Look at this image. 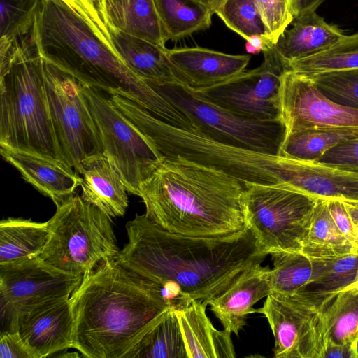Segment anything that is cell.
<instances>
[{
  "label": "cell",
  "mask_w": 358,
  "mask_h": 358,
  "mask_svg": "<svg viewBox=\"0 0 358 358\" xmlns=\"http://www.w3.org/2000/svg\"><path fill=\"white\" fill-rule=\"evenodd\" d=\"M48 226V241L39 256L65 273L83 276L120 252L111 217L81 196L57 206Z\"/></svg>",
  "instance_id": "cell-6"
},
{
  "label": "cell",
  "mask_w": 358,
  "mask_h": 358,
  "mask_svg": "<svg viewBox=\"0 0 358 358\" xmlns=\"http://www.w3.org/2000/svg\"><path fill=\"white\" fill-rule=\"evenodd\" d=\"M326 308L301 292L268 294L256 313L264 315L269 323L275 340L274 357L323 358Z\"/></svg>",
  "instance_id": "cell-11"
},
{
  "label": "cell",
  "mask_w": 358,
  "mask_h": 358,
  "mask_svg": "<svg viewBox=\"0 0 358 358\" xmlns=\"http://www.w3.org/2000/svg\"><path fill=\"white\" fill-rule=\"evenodd\" d=\"M82 88L100 135L103 153L127 192L139 196L141 185L162 163L164 157L103 92L83 85Z\"/></svg>",
  "instance_id": "cell-10"
},
{
  "label": "cell",
  "mask_w": 358,
  "mask_h": 358,
  "mask_svg": "<svg viewBox=\"0 0 358 358\" xmlns=\"http://www.w3.org/2000/svg\"><path fill=\"white\" fill-rule=\"evenodd\" d=\"M268 266L257 264L244 272L208 305L224 329L238 335L248 315L256 313L253 306L272 292Z\"/></svg>",
  "instance_id": "cell-19"
},
{
  "label": "cell",
  "mask_w": 358,
  "mask_h": 358,
  "mask_svg": "<svg viewBox=\"0 0 358 358\" xmlns=\"http://www.w3.org/2000/svg\"><path fill=\"white\" fill-rule=\"evenodd\" d=\"M81 197L111 217L123 216L128 207L126 187L115 167L102 152L82 162Z\"/></svg>",
  "instance_id": "cell-23"
},
{
  "label": "cell",
  "mask_w": 358,
  "mask_h": 358,
  "mask_svg": "<svg viewBox=\"0 0 358 358\" xmlns=\"http://www.w3.org/2000/svg\"><path fill=\"white\" fill-rule=\"evenodd\" d=\"M244 186L215 168L180 157L164 159L140 187L145 215L171 233L224 237L248 229Z\"/></svg>",
  "instance_id": "cell-4"
},
{
  "label": "cell",
  "mask_w": 358,
  "mask_h": 358,
  "mask_svg": "<svg viewBox=\"0 0 358 358\" xmlns=\"http://www.w3.org/2000/svg\"><path fill=\"white\" fill-rule=\"evenodd\" d=\"M274 45L288 64L326 51L344 40L346 34L336 25L327 23L316 12L295 17Z\"/></svg>",
  "instance_id": "cell-21"
},
{
  "label": "cell",
  "mask_w": 358,
  "mask_h": 358,
  "mask_svg": "<svg viewBox=\"0 0 358 358\" xmlns=\"http://www.w3.org/2000/svg\"><path fill=\"white\" fill-rule=\"evenodd\" d=\"M325 0H296L294 17L306 13L315 12L317 8Z\"/></svg>",
  "instance_id": "cell-45"
},
{
  "label": "cell",
  "mask_w": 358,
  "mask_h": 358,
  "mask_svg": "<svg viewBox=\"0 0 358 358\" xmlns=\"http://www.w3.org/2000/svg\"><path fill=\"white\" fill-rule=\"evenodd\" d=\"M130 0H101V13L107 24L123 29Z\"/></svg>",
  "instance_id": "cell-42"
},
{
  "label": "cell",
  "mask_w": 358,
  "mask_h": 358,
  "mask_svg": "<svg viewBox=\"0 0 358 358\" xmlns=\"http://www.w3.org/2000/svg\"><path fill=\"white\" fill-rule=\"evenodd\" d=\"M215 14L245 40L254 35L268 39L255 0H225Z\"/></svg>",
  "instance_id": "cell-35"
},
{
  "label": "cell",
  "mask_w": 358,
  "mask_h": 358,
  "mask_svg": "<svg viewBox=\"0 0 358 358\" xmlns=\"http://www.w3.org/2000/svg\"><path fill=\"white\" fill-rule=\"evenodd\" d=\"M289 70L306 76L358 69V45L339 43L328 50L288 63Z\"/></svg>",
  "instance_id": "cell-33"
},
{
  "label": "cell",
  "mask_w": 358,
  "mask_h": 358,
  "mask_svg": "<svg viewBox=\"0 0 358 358\" xmlns=\"http://www.w3.org/2000/svg\"><path fill=\"white\" fill-rule=\"evenodd\" d=\"M70 301L72 348L88 358H124L156 317L173 306L161 287L115 259L85 274Z\"/></svg>",
  "instance_id": "cell-3"
},
{
  "label": "cell",
  "mask_w": 358,
  "mask_h": 358,
  "mask_svg": "<svg viewBox=\"0 0 358 358\" xmlns=\"http://www.w3.org/2000/svg\"><path fill=\"white\" fill-rule=\"evenodd\" d=\"M262 52L264 60L258 67L245 70L222 83L196 91L216 105L245 118L281 119L282 78L289 69L274 45Z\"/></svg>",
  "instance_id": "cell-12"
},
{
  "label": "cell",
  "mask_w": 358,
  "mask_h": 358,
  "mask_svg": "<svg viewBox=\"0 0 358 358\" xmlns=\"http://www.w3.org/2000/svg\"><path fill=\"white\" fill-rule=\"evenodd\" d=\"M124 358H188L176 308L157 315Z\"/></svg>",
  "instance_id": "cell-24"
},
{
  "label": "cell",
  "mask_w": 358,
  "mask_h": 358,
  "mask_svg": "<svg viewBox=\"0 0 358 358\" xmlns=\"http://www.w3.org/2000/svg\"><path fill=\"white\" fill-rule=\"evenodd\" d=\"M78 13L109 43V34L101 13V0H61Z\"/></svg>",
  "instance_id": "cell-39"
},
{
  "label": "cell",
  "mask_w": 358,
  "mask_h": 358,
  "mask_svg": "<svg viewBox=\"0 0 358 358\" xmlns=\"http://www.w3.org/2000/svg\"><path fill=\"white\" fill-rule=\"evenodd\" d=\"M145 82L182 113L201 134L238 148L279 155L286 134L281 119L258 120L241 117L180 82Z\"/></svg>",
  "instance_id": "cell-8"
},
{
  "label": "cell",
  "mask_w": 358,
  "mask_h": 358,
  "mask_svg": "<svg viewBox=\"0 0 358 358\" xmlns=\"http://www.w3.org/2000/svg\"><path fill=\"white\" fill-rule=\"evenodd\" d=\"M282 183L317 199L358 204V172L286 157Z\"/></svg>",
  "instance_id": "cell-16"
},
{
  "label": "cell",
  "mask_w": 358,
  "mask_h": 358,
  "mask_svg": "<svg viewBox=\"0 0 358 358\" xmlns=\"http://www.w3.org/2000/svg\"><path fill=\"white\" fill-rule=\"evenodd\" d=\"M166 41H177L208 29L213 12L196 0H155Z\"/></svg>",
  "instance_id": "cell-28"
},
{
  "label": "cell",
  "mask_w": 358,
  "mask_h": 358,
  "mask_svg": "<svg viewBox=\"0 0 358 358\" xmlns=\"http://www.w3.org/2000/svg\"><path fill=\"white\" fill-rule=\"evenodd\" d=\"M308 77L334 102L358 110V69L321 73Z\"/></svg>",
  "instance_id": "cell-36"
},
{
  "label": "cell",
  "mask_w": 358,
  "mask_h": 358,
  "mask_svg": "<svg viewBox=\"0 0 358 358\" xmlns=\"http://www.w3.org/2000/svg\"><path fill=\"white\" fill-rule=\"evenodd\" d=\"M357 252L358 246L347 238L334 223L327 201L317 199L301 252L310 259H327Z\"/></svg>",
  "instance_id": "cell-26"
},
{
  "label": "cell",
  "mask_w": 358,
  "mask_h": 358,
  "mask_svg": "<svg viewBox=\"0 0 358 358\" xmlns=\"http://www.w3.org/2000/svg\"><path fill=\"white\" fill-rule=\"evenodd\" d=\"M243 207L248 228L267 255L301 252L317 199L287 184H243Z\"/></svg>",
  "instance_id": "cell-7"
},
{
  "label": "cell",
  "mask_w": 358,
  "mask_h": 358,
  "mask_svg": "<svg viewBox=\"0 0 358 358\" xmlns=\"http://www.w3.org/2000/svg\"><path fill=\"white\" fill-rule=\"evenodd\" d=\"M357 353H358V339H357Z\"/></svg>",
  "instance_id": "cell-50"
},
{
  "label": "cell",
  "mask_w": 358,
  "mask_h": 358,
  "mask_svg": "<svg viewBox=\"0 0 358 358\" xmlns=\"http://www.w3.org/2000/svg\"><path fill=\"white\" fill-rule=\"evenodd\" d=\"M280 113L285 136L306 129L358 127V110L334 102L310 77L291 70L282 78Z\"/></svg>",
  "instance_id": "cell-14"
},
{
  "label": "cell",
  "mask_w": 358,
  "mask_h": 358,
  "mask_svg": "<svg viewBox=\"0 0 358 358\" xmlns=\"http://www.w3.org/2000/svg\"><path fill=\"white\" fill-rule=\"evenodd\" d=\"M0 358H36L17 332L1 331Z\"/></svg>",
  "instance_id": "cell-40"
},
{
  "label": "cell",
  "mask_w": 358,
  "mask_h": 358,
  "mask_svg": "<svg viewBox=\"0 0 358 358\" xmlns=\"http://www.w3.org/2000/svg\"><path fill=\"white\" fill-rule=\"evenodd\" d=\"M83 277L65 273L40 256L0 264L1 318L20 310L70 297Z\"/></svg>",
  "instance_id": "cell-13"
},
{
  "label": "cell",
  "mask_w": 358,
  "mask_h": 358,
  "mask_svg": "<svg viewBox=\"0 0 358 358\" xmlns=\"http://www.w3.org/2000/svg\"><path fill=\"white\" fill-rule=\"evenodd\" d=\"M206 305L192 300L176 309L188 358H234L231 333L216 329L206 313Z\"/></svg>",
  "instance_id": "cell-22"
},
{
  "label": "cell",
  "mask_w": 358,
  "mask_h": 358,
  "mask_svg": "<svg viewBox=\"0 0 358 358\" xmlns=\"http://www.w3.org/2000/svg\"><path fill=\"white\" fill-rule=\"evenodd\" d=\"M122 30L166 48L167 41L155 0H130Z\"/></svg>",
  "instance_id": "cell-34"
},
{
  "label": "cell",
  "mask_w": 358,
  "mask_h": 358,
  "mask_svg": "<svg viewBox=\"0 0 358 358\" xmlns=\"http://www.w3.org/2000/svg\"><path fill=\"white\" fill-rule=\"evenodd\" d=\"M323 358H358L357 343H327Z\"/></svg>",
  "instance_id": "cell-43"
},
{
  "label": "cell",
  "mask_w": 358,
  "mask_h": 358,
  "mask_svg": "<svg viewBox=\"0 0 358 358\" xmlns=\"http://www.w3.org/2000/svg\"><path fill=\"white\" fill-rule=\"evenodd\" d=\"M332 219L339 231L351 242H356L353 224L345 202L338 200H327Z\"/></svg>",
  "instance_id": "cell-41"
},
{
  "label": "cell",
  "mask_w": 358,
  "mask_h": 358,
  "mask_svg": "<svg viewBox=\"0 0 358 358\" xmlns=\"http://www.w3.org/2000/svg\"><path fill=\"white\" fill-rule=\"evenodd\" d=\"M0 152L27 182L51 199L56 206L73 195L81 185L82 177L63 160L2 147Z\"/></svg>",
  "instance_id": "cell-18"
},
{
  "label": "cell",
  "mask_w": 358,
  "mask_h": 358,
  "mask_svg": "<svg viewBox=\"0 0 358 358\" xmlns=\"http://www.w3.org/2000/svg\"><path fill=\"white\" fill-rule=\"evenodd\" d=\"M41 0H0V44L14 45L32 31Z\"/></svg>",
  "instance_id": "cell-32"
},
{
  "label": "cell",
  "mask_w": 358,
  "mask_h": 358,
  "mask_svg": "<svg viewBox=\"0 0 358 358\" xmlns=\"http://www.w3.org/2000/svg\"><path fill=\"white\" fill-rule=\"evenodd\" d=\"M324 320L326 344L357 343L358 288H350L338 293L324 310Z\"/></svg>",
  "instance_id": "cell-30"
},
{
  "label": "cell",
  "mask_w": 358,
  "mask_h": 358,
  "mask_svg": "<svg viewBox=\"0 0 358 358\" xmlns=\"http://www.w3.org/2000/svg\"><path fill=\"white\" fill-rule=\"evenodd\" d=\"M317 162L340 169L358 172V138L345 141L331 148Z\"/></svg>",
  "instance_id": "cell-38"
},
{
  "label": "cell",
  "mask_w": 358,
  "mask_h": 358,
  "mask_svg": "<svg viewBox=\"0 0 358 358\" xmlns=\"http://www.w3.org/2000/svg\"><path fill=\"white\" fill-rule=\"evenodd\" d=\"M128 242L115 260L162 288L176 308L208 302L267 255L248 229L224 237H198L164 230L145 214L126 224Z\"/></svg>",
  "instance_id": "cell-1"
},
{
  "label": "cell",
  "mask_w": 358,
  "mask_h": 358,
  "mask_svg": "<svg viewBox=\"0 0 358 358\" xmlns=\"http://www.w3.org/2000/svg\"><path fill=\"white\" fill-rule=\"evenodd\" d=\"M358 138V127L312 129L287 135L279 155L299 160L317 162L328 150Z\"/></svg>",
  "instance_id": "cell-29"
},
{
  "label": "cell",
  "mask_w": 358,
  "mask_h": 358,
  "mask_svg": "<svg viewBox=\"0 0 358 358\" xmlns=\"http://www.w3.org/2000/svg\"><path fill=\"white\" fill-rule=\"evenodd\" d=\"M270 45L273 44L267 38L254 35L246 40L245 50L249 54L257 55Z\"/></svg>",
  "instance_id": "cell-44"
},
{
  "label": "cell",
  "mask_w": 358,
  "mask_h": 358,
  "mask_svg": "<svg viewBox=\"0 0 358 358\" xmlns=\"http://www.w3.org/2000/svg\"><path fill=\"white\" fill-rule=\"evenodd\" d=\"M8 329L17 332L36 358L72 348L74 318L70 297L17 311L6 317Z\"/></svg>",
  "instance_id": "cell-15"
},
{
  "label": "cell",
  "mask_w": 358,
  "mask_h": 358,
  "mask_svg": "<svg viewBox=\"0 0 358 358\" xmlns=\"http://www.w3.org/2000/svg\"><path fill=\"white\" fill-rule=\"evenodd\" d=\"M208 7L213 13H216L225 0H196Z\"/></svg>",
  "instance_id": "cell-47"
},
{
  "label": "cell",
  "mask_w": 358,
  "mask_h": 358,
  "mask_svg": "<svg viewBox=\"0 0 358 358\" xmlns=\"http://www.w3.org/2000/svg\"><path fill=\"white\" fill-rule=\"evenodd\" d=\"M0 147L59 159L45 90L43 58L32 36L15 44L0 76Z\"/></svg>",
  "instance_id": "cell-5"
},
{
  "label": "cell",
  "mask_w": 358,
  "mask_h": 358,
  "mask_svg": "<svg viewBox=\"0 0 358 358\" xmlns=\"http://www.w3.org/2000/svg\"><path fill=\"white\" fill-rule=\"evenodd\" d=\"M32 36L41 57L82 85L129 99L171 125L186 128L187 117L133 73L110 43L61 0H41Z\"/></svg>",
  "instance_id": "cell-2"
},
{
  "label": "cell",
  "mask_w": 358,
  "mask_h": 358,
  "mask_svg": "<svg viewBox=\"0 0 358 358\" xmlns=\"http://www.w3.org/2000/svg\"><path fill=\"white\" fill-rule=\"evenodd\" d=\"M267 36L275 44L294 17L296 0H255Z\"/></svg>",
  "instance_id": "cell-37"
},
{
  "label": "cell",
  "mask_w": 358,
  "mask_h": 358,
  "mask_svg": "<svg viewBox=\"0 0 358 358\" xmlns=\"http://www.w3.org/2000/svg\"><path fill=\"white\" fill-rule=\"evenodd\" d=\"M43 66L48 108L59 159L81 174L84 159L103 152L99 131L82 84L43 58Z\"/></svg>",
  "instance_id": "cell-9"
},
{
  "label": "cell",
  "mask_w": 358,
  "mask_h": 358,
  "mask_svg": "<svg viewBox=\"0 0 358 358\" xmlns=\"http://www.w3.org/2000/svg\"><path fill=\"white\" fill-rule=\"evenodd\" d=\"M182 83L199 90L222 83L242 73L248 65V55H230L208 48L166 49Z\"/></svg>",
  "instance_id": "cell-17"
},
{
  "label": "cell",
  "mask_w": 358,
  "mask_h": 358,
  "mask_svg": "<svg viewBox=\"0 0 358 358\" xmlns=\"http://www.w3.org/2000/svg\"><path fill=\"white\" fill-rule=\"evenodd\" d=\"M351 217L357 244L358 245V204L345 202Z\"/></svg>",
  "instance_id": "cell-46"
},
{
  "label": "cell",
  "mask_w": 358,
  "mask_h": 358,
  "mask_svg": "<svg viewBox=\"0 0 358 358\" xmlns=\"http://www.w3.org/2000/svg\"><path fill=\"white\" fill-rule=\"evenodd\" d=\"M353 287L358 288V271H357V274L355 282L348 289L353 288Z\"/></svg>",
  "instance_id": "cell-49"
},
{
  "label": "cell",
  "mask_w": 358,
  "mask_h": 358,
  "mask_svg": "<svg viewBox=\"0 0 358 358\" xmlns=\"http://www.w3.org/2000/svg\"><path fill=\"white\" fill-rule=\"evenodd\" d=\"M273 267L269 271L272 292L285 294L302 290L312 280V259L301 252H276L271 254Z\"/></svg>",
  "instance_id": "cell-31"
},
{
  "label": "cell",
  "mask_w": 358,
  "mask_h": 358,
  "mask_svg": "<svg viewBox=\"0 0 358 358\" xmlns=\"http://www.w3.org/2000/svg\"><path fill=\"white\" fill-rule=\"evenodd\" d=\"M312 280L302 290L314 303L327 307L337 294L347 289L358 271V252L334 258L312 259Z\"/></svg>",
  "instance_id": "cell-25"
},
{
  "label": "cell",
  "mask_w": 358,
  "mask_h": 358,
  "mask_svg": "<svg viewBox=\"0 0 358 358\" xmlns=\"http://www.w3.org/2000/svg\"><path fill=\"white\" fill-rule=\"evenodd\" d=\"M49 238L48 222L8 218L0 222V264L39 256Z\"/></svg>",
  "instance_id": "cell-27"
},
{
  "label": "cell",
  "mask_w": 358,
  "mask_h": 358,
  "mask_svg": "<svg viewBox=\"0 0 358 358\" xmlns=\"http://www.w3.org/2000/svg\"><path fill=\"white\" fill-rule=\"evenodd\" d=\"M345 44L348 45H358V33L348 35L345 41Z\"/></svg>",
  "instance_id": "cell-48"
},
{
  "label": "cell",
  "mask_w": 358,
  "mask_h": 358,
  "mask_svg": "<svg viewBox=\"0 0 358 358\" xmlns=\"http://www.w3.org/2000/svg\"><path fill=\"white\" fill-rule=\"evenodd\" d=\"M109 41L124 64L145 81L180 82V76L170 61L166 48H161L107 24Z\"/></svg>",
  "instance_id": "cell-20"
}]
</instances>
